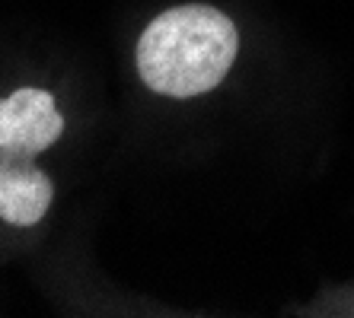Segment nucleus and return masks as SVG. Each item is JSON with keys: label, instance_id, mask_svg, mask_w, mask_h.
Wrapping results in <instances>:
<instances>
[{"label": "nucleus", "instance_id": "nucleus-2", "mask_svg": "<svg viewBox=\"0 0 354 318\" xmlns=\"http://www.w3.org/2000/svg\"><path fill=\"white\" fill-rule=\"evenodd\" d=\"M61 131L64 118L51 92L26 86L10 99H0V153L35 159L61 137Z\"/></svg>", "mask_w": 354, "mask_h": 318}, {"label": "nucleus", "instance_id": "nucleus-1", "mask_svg": "<svg viewBox=\"0 0 354 318\" xmlns=\"http://www.w3.org/2000/svg\"><path fill=\"white\" fill-rule=\"evenodd\" d=\"M239 48L236 26L214 7H173L138 41L140 80L176 99L201 96L227 77Z\"/></svg>", "mask_w": 354, "mask_h": 318}, {"label": "nucleus", "instance_id": "nucleus-3", "mask_svg": "<svg viewBox=\"0 0 354 318\" xmlns=\"http://www.w3.org/2000/svg\"><path fill=\"white\" fill-rule=\"evenodd\" d=\"M51 179L35 169V159L0 153V220L32 226L51 207Z\"/></svg>", "mask_w": 354, "mask_h": 318}]
</instances>
